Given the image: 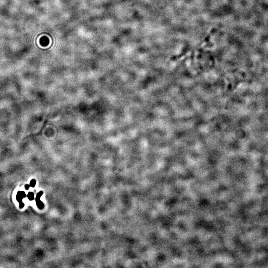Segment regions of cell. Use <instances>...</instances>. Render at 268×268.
<instances>
[{"mask_svg": "<svg viewBox=\"0 0 268 268\" xmlns=\"http://www.w3.org/2000/svg\"><path fill=\"white\" fill-rule=\"evenodd\" d=\"M26 197V194H25L24 192H18L17 194V196H16V199H17V200L18 202H22V199Z\"/></svg>", "mask_w": 268, "mask_h": 268, "instance_id": "6da1fadb", "label": "cell"}, {"mask_svg": "<svg viewBox=\"0 0 268 268\" xmlns=\"http://www.w3.org/2000/svg\"><path fill=\"white\" fill-rule=\"evenodd\" d=\"M27 196H28V198L30 200H33V199L34 198V194H33V193H32V192H29L28 193Z\"/></svg>", "mask_w": 268, "mask_h": 268, "instance_id": "7a4b0ae2", "label": "cell"}, {"mask_svg": "<svg viewBox=\"0 0 268 268\" xmlns=\"http://www.w3.org/2000/svg\"><path fill=\"white\" fill-rule=\"evenodd\" d=\"M35 184H36V181H35L34 180H32V181L30 182V185L32 187H34L35 185Z\"/></svg>", "mask_w": 268, "mask_h": 268, "instance_id": "3957f363", "label": "cell"}, {"mask_svg": "<svg viewBox=\"0 0 268 268\" xmlns=\"http://www.w3.org/2000/svg\"><path fill=\"white\" fill-rule=\"evenodd\" d=\"M24 204L22 202H21L20 203V207L21 208H22L24 207Z\"/></svg>", "mask_w": 268, "mask_h": 268, "instance_id": "277c9868", "label": "cell"}, {"mask_svg": "<svg viewBox=\"0 0 268 268\" xmlns=\"http://www.w3.org/2000/svg\"><path fill=\"white\" fill-rule=\"evenodd\" d=\"M25 188H26V190H28V189H29V186L28 185H26V186H25Z\"/></svg>", "mask_w": 268, "mask_h": 268, "instance_id": "5b68a950", "label": "cell"}]
</instances>
